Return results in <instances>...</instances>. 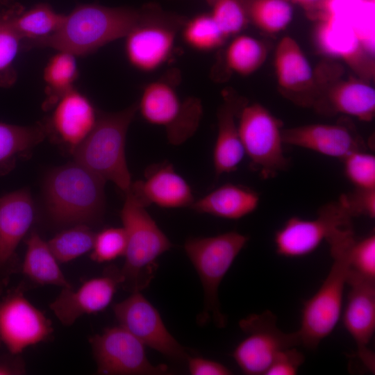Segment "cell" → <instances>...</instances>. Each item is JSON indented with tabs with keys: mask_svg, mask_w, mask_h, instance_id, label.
Listing matches in <instances>:
<instances>
[{
	"mask_svg": "<svg viewBox=\"0 0 375 375\" xmlns=\"http://www.w3.org/2000/svg\"><path fill=\"white\" fill-rule=\"evenodd\" d=\"M128 191L146 208L151 204L184 208L191 206L194 201L188 183L167 162L148 167L144 179L132 183Z\"/></svg>",
	"mask_w": 375,
	"mask_h": 375,
	"instance_id": "20",
	"label": "cell"
},
{
	"mask_svg": "<svg viewBox=\"0 0 375 375\" xmlns=\"http://www.w3.org/2000/svg\"><path fill=\"white\" fill-rule=\"evenodd\" d=\"M15 372H19L13 369L12 367L8 365L0 363V375L13 374H16Z\"/></svg>",
	"mask_w": 375,
	"mask_h": 375,
	"instance_id": "43",
	"label": "cell"
},
{
	"mask_svg": "<svg viewBox=\"0 0 375 375\" xmlns=\"http://www.w3.org/2000/svg\"><path fill=\"white\" fill-rule=\"evenodd\" d=\"M174 79L164 78L145 85L137 108L144 120L165 128L170 144L179 145L197 131L202 106L196 98L182 100Z\"/></svg>",
	"mask_w": 375,
	"mask_h": 375,
	"instance_id": "8",
	"label": "cell"
},
{
	"mask_svg": "<svg viewBox=\"0 0 375 375\" xmlns=\"http://www.w3.org/2000/svg\"><path fill=\"white\" fill-rule=\"evenodd\" d=\"M184 17L165 11L158 5L140 8V16L125 38V54L132 67L153 72L171 58Z\"/></svg>",
	"mask_w": 375,
	"mask_h": 375,
	"instance_id": "7",
	"label": "cell"
},
{
	"mask_svg": "<svg viewBox=\"0 0 375 375\" xmlns=\"http://www.w3.org/2000/svg\"><path fill=\"white\" fill-rule=\"evenodd\" d=\"M119 325L137 338L145 347L175 361L187 360L185 349L165 326L157 309L141 294H131L113 306Z\"/></svg>",
	"mask_w": 375,
	"mask_h": 375,
	"instance_id": "14",
	"label": "cell"
},
{
	"mask_svg": "<svg viewBox=\"0 0 375 375\" xmlns=\"http://www.w3.org/2000/svg\"><path fill=\"white\" fill-rule=\"evenodd\" d=\"M47 135L44 125L18 126L0 122V174L9 172L17 158L26 154Z\"/></svg>",
	"mask_w": 375,
	"mask_h": 375,
	"instance_id": "28",
	"label": "cell"
},
{
	"mask_svg": "<svg viewBox=\"0 0 375 375\" xmlns=\"http://www.w3.org/2000/svg\"><path fill=\"white\" fill-rule=\"evenodd\" d=\"M356 240L353 227L343 228L328 241L333 262L317 291L303 304L301 324L296 331L299 345L316 349L336 326L342 312L350 250Z\"/></svg>",
	"mask_w": 375,
	"mask_h": 375,
	"instance_id": "2",
	"label": "cell"
},
{
	"mask_svg": "<svg viewBox=\"0 0 375 375\" xmlns=\"http://www.w3.org/2000/svg\"><path fill=\"white\" fill-rule=\"evenodd\" d=\"M313 106L323 114H343L370 122L375 115V90L362 78L340 81L321 92Z\"/></svg>",
	"mask_w": 375,
	"mask_h": 375,
	"instance_id": "23",
	"label": "cell"
},
{
	"mask_svg": "<svg viewBox=\"0 0 375 375\" xmlns=\"http://www.w3.org/2000/svg\"><path fill=\"white\" fill-rule=\"evenodd\" d=\"M105 180L74 161L54 169L44 183L47 212L59 225L90 224L105 210Z\"/></svg>",
	"mask_w": 375,
	"mask_h": 375,
	"instance_id": "3",
	"label": "cell"
},
{
	"mask_svg": "<svg viewBox=\"0 0 375 375\" xmlns=\"http://www.w3.org/2000/svg\"><path fill=\"white\" fill-rule=\"evenodd\" d=\"M188 369L192 375H229L232 372L224 365L201 357H189Z\"/></svg>",
	"mask_w": 375,
	"mask_h": 375,
	"instance_id": "41",
	"label": "cell"
},
{
	"mask_svg": "<svg viewBox=\"0 0 375 375\" xmlns=\"http://www.w3.org/2000/svg\"><path fill=\"white\" fill-rule=\"evenodd\" d=\"M346 176L356 188H375V157L365 151L351 153L342 159Z\"/></svg>",
	"mask_w": 375,
	"mask_h": 375,
	"instance_id": "36",
	"label": "cell"
},
{
	"mask_svg": "<svg viewBox=\"0 0 375 375\" xmlns=\"http://www.w3.org/2000/svg\"><path fill=\"white\" fill-rule=\"evenodd\" d=\"M26 251L21 269L32 282L40 285L72 287L58 265V261L48 243L36 231H32L26 240Z\"/></svg>",
	"mask_w": 375,
	"mask_h": 375,
	"instance_id": "26",
	"label": "cell"
},
{
	"mask_svg": "<svg viewBox=\"0 0 375 375\" xmlns=\"http://www.w3.org/2000/svg\"><path fill=\"white\" fill-rule=\"evenodd\" d=\"M305 360L295 347L281 351L274 358L265 375H294Z\"/></svg>",
	"mask_w": 375,
	"mask_h": 375,
	"instance_id": "40",
	"label": "cell"
},
{
	"mask_svg": "<svg viewBox=\"0 0 375 375\" xmlns=\"http://www.w3.org/2000/svg\"><path fill=\"white\" fill-rule=\"evenodd\" d=\"M34 219V205L25 189L0 197V294L19 269L17 248Z\"/></svg>",
	"mask_w": 375,
	"mask_h": 375,
	"instance_id": "15",
	"label": "cell"
},
{
	"mask_svg": "<svg viewBox=\"0 0 375 375\" xmlns=\"http://www.w3.org/2000/svg\"><path fill=\"white\" fill-rule=\"evenodd\" d=\"M181 31L186 44L199 51L214 50L226 39L210 13L199 14L185 20Z\"/></svg>",
	"mask_w": 375,
	"mask_h": 375,
	"instance_id": "33",
	"label": "cell"
},
{
	"mask_svg": "<svg viewBox=\"0 0 375 375\" xmlns=\"http://www.w3.org/2000/svg\"><path fill=\"white\" fill-rule=\"evenodd\" d=\"M12 0H0V3L4 5L10 4Z\"/></svg>",
	"mask_w": 375,
	"mask_h": 375,
	"instance_id": "44",
	"label": "cell"
},
{
	"mask_svg": "<svg viewBox=\"0 0 375 375\" xmlns=\"http://www.w3.org/2000/svg\"><path fill=\"white\" fill-rule=\"evenodd\" d=\"M266 56V48L260 41L240 35L230 42L224 58L228 69L238 75L249 76L262 66Z\"/></svg>",
	"mask_w": 375,
	"mask_h": 375,
	"instance_id": "31",
	"label": "cell"
},
{
	"mask_svg": "<svg viewBox=\"0 0 375 375\" xmlns=\"http://www.w3.org/2000/svg\"><path fill=\"white\" fill-rule=\"evenodd\" d=\"M126 242L123 227L103 229L95 235L90 258L94 262H105L124 256Z\"/></svg>",
	"mask_w": 375,
	"mask_h": 375,
	"instance_id": "35",
	"label": "cell"
},
{
	"mask_svg": "<svg viewBox=\"0 0 375 375\" xmlns=\"http://www.w3.org/2000/svg\"><path fill=\"white\" fill-rule=\"evenodd\" d=\"M0 15H1V13H0Z\"/></svg>",
	"mask_w": 375,
	"mask_h": 375,
	"instance_id": "46",
	"label": "cell"
},
{
	"mask_svg": "<svg viewBox=\"0 0 375 375\" xmlns=\"http://www.w3.org/2000/svg\"><path fill=\"white\" fill-rule=\"evenodd\" d=\"M301 6L306 15L312 19L317 20L324 11L328 0H288Z\"/></svg>",
	"mask_w": 375,
	"mask_h": 375,
	"instance_id": "42",
	"label": "cell"
},
{
	"mask_svg": "<svg viewBox=\"0 0 375 375\" xmlns=\"http://www.w3.org/2000/svg\"><path fill=\"white\" fill-rule=\"evenodd\" d=\"M276 321V316L269 310L240 321L246 337L234 349L233 357L245 374L265 375L281 351L299 345L297 332H283Z\"/></svg>",
	"mask_w": 375,
	"mask_h": 375,
	"instance_id": "10",
	"label": "cell"
},
{
	"mask_svg": "<svg viewBox=\"0 0 375 375\" xmlns=\"http://www.w3.org/2000/svg\"><path fill=\"white\" fill-rule=\"evenodd\" d=\"M210 15L226 38L238 34L249 24L241 0H206Z\"/></svg>",
	"mask_w": 375,
	"mask_h": 375,
	"instance_id": "34",
	"label": "cell"
},
{
	"mask_svg": "<svg viewBox=\"0 0 375 375\" xmlns=\"http://www.w3.org/2000/svg\"><path fill=\"white\" fill-rule=\"evenodd\" d=\"M121 283L119 270L109 268L103 276L86 281L76 290L72 287L62 288L49 308L62 324L70 326L83 315L104 310Z\"/></svg>",
	"mask_w": 375,
	"mask_h": 375,
	"instance_id": "17",
	"label": "cell"
},
{
	"mask_svg": "<svg viewBox=\"0 0 375 375\" xmlns=\"http://www.w3.org/2000/svg\"><path fill=\"white\" fill-rule=\"evenodd\" d=\"M217 110V134L213 149L216 177L237 169L245 153L239 135L238 115L246 103L231 94L224 97Z\"/></svg>",
	"mask_w": 375,
	"mask_h": 375,
	"instance_id": "24",
	"label": "cell"
},
{
	"mask_svg": "<svg viewBox=\"0 0 375 375\" xmlns=\"http://www.w3.org/2000/svg\"><path fill=\"white\" fill-rule=\"evenodd\" d=\"M20 5H12L0 15V72L8 69L20 49L22 38L11 24V17Z\"/></svg>",
	"mask_w": 375,
	"mask_h": 375,
	"instance_id": "37",
	"label": "cell"
},
{
	"mask_svg": "<svg viewBox=\"0 0 375 375\" xmlns=\"http://www.w3.org/2000/svg\"><path fill=\"white\" fill-rule=\"evenodd\" d=\"M284 144L343 159L352 152L365 151V144L356 130L342 124H312L282 131Z\"/></svg>",
	"mask_w": 375,
	"mask_h": 375,
	"instance_id": "19",
	"label": "cell"
},
{
	"mask_svg": "<svg viewBox=\"0 0 375 375\" xmlns=\"http://www.w3.org/2000/svg\"><path fill=\"white\" fill-rule=\"evenodd\" d=\"M249 240L247 235L229 231L215 236L188 238L185 251L195 268L204 292V308L199 323L212 319L218 327L225 325L218 299V288L235 259Z\"/></svg>",
	"mask_w": 375,
	"mask_h": 375,
	"instance_id": "6",
	"label": "cell"
},
{
	"mask_svg": "<svg viewBox=\"0 0 375 375\" xmlns=\"http://www.w3.org/2000/svg\"><path fill=\"white\" fill-rule=\"evenodd\" d=\"M353 226L352 217L338 200L322 206L317 217L304 219L292 217L274 235L276 253L284 257L299 258L313 252L340 229Z\"/></svg>",
	"mask_w": 375,
	"mask_h": 375,
	"instance_id": "11",
	"label": "cell"
},
{
	"mask_svg": "<svg viewBox=\"0 0 375 375\" xmlns=\"http://www.w3.org/2000/svg\"><path fill=\"white\" fill-rule=\"evenodd\" d=\"M318 22L315 41L320 51L343 60L360 78H372L374 76V56L367 51L353 27L333 17H325Z\"/></svg>",
	"mask_w": 375,
	"mask_h": 375,
	"instance_id": "18",
	"label": "cell"
},
{
	"mask_svg": "<svg viewBox=\"0 0 375 375\" xmlns=\"http://www.w3.org/2000/svg\"><path fill=\"white\" fill-rule=\"evenodd\" d=\"M367 1H370V2H374V1H375V0H367Z\"/></svg>",
	"mask_w": 375,
	"mask_h": 375,
	"instance_id": "45",
	"label": "cell"
},
{
	"mask_svg": "<svg viewBox=\"0 0 375 375\" xmlns=\"http://www.w3.org/2000/svg\"><path fill=\"white\" fill-rule=\"evenodd\" d=\"M137 103L116 112H101L87 138L74 149L75 161L105 181H110L126 193L131 185L125 144Z\"/></svg>",
	"mask_w": 375,
	"mask_h": 375,
	"instance_id": "5",
	"label": "cell"
},
{
	"mask_svg": "<svg viewBox=\"0 0 375 375\" xmlns=\"http://www.w3.org/2000/svg\"><path fill=\"white\" fill-rule=\"evenodd\" d=\"M350 269L358 274L375 280V235L371 233L355 240L349 254Z\"/></svg>",
	"mask_w": 375,
	"mask_h": 375,
	"instance_id": "38",
	"label": "cell"
},
{
	"mask_svg": "<svg viewBox=\"0 0 375 375\" xmlns=\"http://www.w3.org/2000/svg\"><path fill=\"white\" fill-rule=\"evenodd\" d=\"M259 201V196L254 190L240 185L226 183L194 201L190 207L200 213L238 219L253 212Z\"/></svg>",
	"mask_w": 375,
	"mask_h": 375,
	"instance_id": "25",
	"label": "cell"
},
{
	"mask_svg": "<svg viewBox=\"0 0 375 375\" xmlns=\"http://www.w3.org/2000/svg\"><path fill=\"white\" fill-rule=\"evenodd\" d=\"M65 17L49 3H39L25 10L20 6L12 16L11 24L27 44L54 34L60 28Z\"/></svg>",
	"mask_w": 375,
	"mask_h": 375,
	"instance_id": "27",
	"label": "cell"
},
{
	"mask_svg": "<svg viewBox=\"0 0 375 375\" xmlns=\"http://www.w3.org/2000/svg\"><path fill=\"white\" fill-rule=\"evenodd\" d=\"M249 22L267 33H277L290 24L293 17L288 0H241Z\"/></svg>",
	"mask_w": 375,
	"mask_h": 375,
	"instance_id": "30",
	"label": "cell"
},
{
	"mask_svg": "<svg viewBox=\"0 0 375 375\" xmlns=\"http://www.w3.org/2000/svg\"><path fill=\"white\" fill-rule=\"evenodd\" d=\"M53 332L51 320L25 297L22 284L0 301V346L10 353L46 341Z\"/></svg>",
	"mask_w": 375,
	"mask_h": 375,
	"instance_id": "13",
	"label": "cell"
},
{
	"mask_svg": "<svg viewBox=\"0 0 375 375\" xmlns=\"http://www.w3.org/2000/svg\"><path fill=\"white\" fill-rule=\"evenodd\" d=\"M57 51L49 60L44 70V110L52 109L65 94L73 90L78 76L76 56L65 51Z\"/></svg>",
	"mask_w": 375,
	"mask_h": 375,
	"instance_id": "29",
	"label": "cell"
},
{
	"mask_svg": "<svg viewBox=\"0 0 375 375\" xmlns=\"http://www.w3.org/2000/svg\"><path fill=\"white\" fill-rule=\"evenodd\" d=\"M120 212L126 235L125 261L119 274L121 285L131 292L147 288L154 277L156 260L172 247V243L156 222L131 194Z\"/></svg>",
	"mask_w": 375,
	"mask_h": 375,
	"instance_id": "4",
	"label": "cell"
},
{
	"mask_svg": "<svg viewBox=\"0 0 375 375\" xmlns=\"http://www.w3.org/2000/svg\"><path fill=\"white\" fill-rule=\"evenodd\" d=\"M96 234L86 224L64 230L47 243L58 262L65 263L92 249Z\"/></svg>",
	"mask_w": 375,
	"mask_h": 375,
	"instance_id": "32",
	"label": "cell"
},
{
	"mask_svg": "<svg viewBox=\"0 0 375 375\" xmlns=\"http://www.w3.org/2000/svg\"><path fill=\"white\" fill-rule=\"evenodd\" d=\"M347 285L349 292L343 315L344 325L356 343L358 358L374 372L375 356L369 345L375 331V280L349 268Z\"/></svg>",
	"mask_w": 375,
	"mask_h": 375,
	"instance_id": "16",
	"label": "cell"
},
{
	"mask_svg": "<svg viewBox=\"0 0 375 375\" xmlns=\"http://www.w3.org/2000/svg\"><path fill=\"white\" fill-rule=\"evenodd\" d=\"M53 109L44 125L47 135L51 134L72 153L94 127L99 113L90 99L75 88L65 94Z\"/></svg>",
	"mask_w": 375,
	"mask_h": 375,
	"instance_id": "21",
	"label": "cell"
},
{
	"mask_svg": "<svg viewBox=\"0 0 375 375\" xmlns=\"http://www.w3.org/2000/svg\"><path fill=\"white\" fill-rule=\"evenodd\" d=\"M89 342L99 374L156 375L167 372L166 365L150 362L145 346L119 325L104 329Z\"/></svg>",
	"mask_w": 375,
	"mask_h": 375,
	"instance_id": "12",
	"label": "cell"
},
{
	"mask_svg": "<svg viewBox=\"0 0 375 375\" xmlns=\"http://www.w3.org/2000/svg\"><path fill=\"white\" fill-rule=\"evenodd\" d=\"M238 127L245 155L262 177L272 178L288 168L282 122L265 106L246 103L238 113Z\"/></svg>",
	"mask_w": 375,
	"mask_h": 375,
	"instance_id": "9",
	"label": "cell"
},
{
	"mask_svg": "<svg viewBox=\"0 0 375 375\" xmlns=\"http://www.w3.org/2000/svg\"><path fill=\"white\" fill-rule=\"evenodd\" d=\"M276 80L281 90L294 101L312 106L313 70L297 42L290 36L278 42L274 56Z\"/></svg>",
	"mask_w": 375,
	"mask_h": 375,
	"instance_id": "22",
	"label": "cell"
},
{
	"mask_svg": "<svg viewBox=\"0 0 375 375\" xmlns=\"http://www.w3.org/2000/svg\"><path fill=\"white\" fill-rule=\"evenodd\" d=\"M350 216L375 217V188H356L353 191L343 194L338 199Z\"/></svg>",
	"mask_w": 375,
	"mask_h": 375,
	"instance_id": "39",
	"label": "cell"
},
{
	"mask_svg": "<svg viewBox=\"0 0 375 375\" xmlns=\"http://www.w3.org/2000/svg\"><path fill=\"white\" fill-rule=\"evenodd\" d=\"M140 16V8L109 7L82 3L65 15L58 31L27 47H50L75 56L92 53L103 46L124 38Z\"/></svg>",
	"mask_w": 375,
	"mask_h": 375,
	"instance_id": "1",
	"label": "cell"
}]
</instances>
